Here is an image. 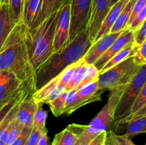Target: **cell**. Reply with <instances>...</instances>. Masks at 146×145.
I'll use <instances>...</instances> for the list:
<instances>
[{
  "label": "cell",
  "instance_id": "6da1fadb",
  "mask_svg": "<svg viewBox=\"0 0 146 145\" xmlns=\"http://www.w3.org/2000/svg\"><path fill=\"white\" fill-rule=\"evenodd\" d=\"M28 28L23 21L13 28L0 50V71L14 75L25 86L29 95H33L36 91V77L27 46Z\"/></svg>",
  "mask_w": 146,
  "mask_h": 145
},
{
  "label": "cell",
  "instance_id": "7a4b0ae2",
  "mask_svg": "<svg viewBox=\"0 0 146 145\" xmlns=\"http://www.w3.org/2000/svg\"><path fill=\"white\" fill-rule=\"evenodd\" d=\"M92 44L87 28L77 35L64 48L54 51L36 70V90L58 76L67 67L83 59Z\"/></svg>",
  "mask_w": 146,
  "mask_h": 145
},
{
  "label": "cell",
  "instance_id": "3957f363",
  "mask_svg": "<svg viewBox=\"0 0 146 145\" xmlns=\"http://www.w3.org/2000/svg\"><path fill=\"white\" fill-rule=\"evenodd\" d=\"M58 17L59 10L35 28H28L27 46L30 60L35 70L54 53V37Z\"/></svg>",
  "mask_w": 146,
  "mask_h": 145
},
{
  "label": "cell",
  "instance_id": "277c9868",
  "mask_svg": "<svg viewBox=\"0 0 146 145\" xmlns=\"http://www.w3.org/2000/svg\"><path fill=\"white\" fill-rule=\"evenodd\" d=\"M126 85L118 87L111 91L108 102L88 125H83V130L77 144H86L95 139L103 132H109L115 122L116 105Z\"/></svg>",
  "mask_w": 146,
  "mask_h": 145
},
{
  "label": "cell",
  "instance_id": "5b68a950",
  "mask_svg": "<svg viewBox=\"0 0 146 145\" xmlns=\"http://www.w3.org/2000/svg\"><path fill=\"white\" fill-rule=\"evenodd\" d=\"M141 67L137 63L135 56L130 57L103 73H100L98 80V89L103 92L111 91L118 87L128 85Z\"/></svg>",
  "mask_w": 146,
  "mask_h": 145
},
{
  "label": "cell",
  "instance_id": "8992f818",
  "mask_svg": "<svg viewBox=\"0 0 146 145\" xmlns=\"http://www.w3.org/2000/svg\"><path fill=\"white\" fill-rule=\"evenodd\" d=\"M146 83V64L142 65L124 90L115 110V122L129 114L140 92Z\"/></svg>",
  "mask_w": 146,
  "mask_h": 145
},
{
  "label": "cell",
  "instance_id": "52a82bcc",
  "mask_svg": "<svg viewBox=\"0 0 146 145\" xmlns=\"http://www.w3.org/2000/svg\"><path fill=\"white\" fill-rule=\"evenodd\" d=\"M94 0H72L68 44L88 28Z\"/></svg>",
  "mask_w": 146,
  "mask_h": 145
},
{
  "label": "cell",
  "instance_id": "ba28073f",
  "mask_svg": "<svg viewBox=\"0 0 146 145\" xmlns=\"http://www.w3.org/2000/svg\"><path fill=\"white\" fill-rule=\"evenodd\" d=\"M25 92V86L14 75L0 71V110Z\"/></svg>",
  "mask_w": 146,
  "mask_h": 145
},
{
  "label": "cell",
  "instance_id": "9c48e42d",
  "mask_svg": "<svg viewBox=\"0 0 146 145\" xmlns=\"http://www.w3.org/2000/svg\"><path fill=\"white\" fill-rule=\"evenodd\" d=\"M111 8V0H94L88 25V35L92 44L95 41Z\"/></svg>",
  "mask_w": 146,
  "mask_h": 145
},
{
  "label": "cell",
  "instance_id": "30bf717a",
  "mask_svg": "<svg viewBox=\"0 0 146 145\" xmlns=\"http://www.w3.org/2000/svg\"><path fill=\"white\" fill-rule=\"evenodd\" d=\"M103 91L98 89V80L87 84L77 91L75 100L65 108L64 114L70 115L78 108L91 102L100 101Z\"/></svg>",
  "mask_w": 146,
  "mask_h": 145
},
{
  "label": "cell",
  "instance_id": "8fae6325",
  "mask_svg": "<svg viewBox=\"0 0 146 145\" xmlns=\"http://www.w3.org/2000/svg\"><path fill=\"white\" fill-rule=\"evenodd\" d=\"M71 3L65 4L59 9V17L56 28L54 52L64 48L68 44L71 25Z\"/></svg>",
  "mask_w": 146,
  "mask_h": 145
},
{
  "label": "cell",
  "instance_id": "7c38bea8",
  "mask_svg": "<svg viewBox=\"0 0 146 145\" xmlns=\"http://www.w3.org/2000/svg\"><path fill=\"white\" fill-rule=\"evenodd\" d=\"M135 42L134 31L129 29H125L119 37L114 41L113 44L110 46L106 52L101 55V58L94 64L99 71H101L106 64L118 54L121 50L126 47L128 44Z\"/></svg>",
  "mask_w": 146,
  "mask_h": 145
},
{
  "label": "cell",
  "instance_id": "4fadbf2b",
  "mask_svg": "<svg viewBox=\"0 0 146 145\" xmlns=\"http://www.w3.org/2000/svg\"><path fill=\"white\" fill-rule=\"evenodd\" d=\"M123 31L117 33H110L103 36L96 43L93 44L88 52L83 58L84 61L88 65L95 63L101 58V55H103L106 52L107 50L121 36Z\"/></svg>",
  "mask_w": 146,
  "mask_h": 145
},
{
  "label": "cell",
  "instance_id": "5bb4252c",
  "mask_svg": "<svg viewBox=\"0 0 146 145\" xmlns=\"http://www.w3.org/2000/svg\"><path fill=\"white\" fill-rule=\"evenodd\" d=\"M39 106L32 95H29L20 102L17 119L24 127H33L34 116Z\"/></svg>",
  "mask_w": 146,
  "mask_h": 145
},
{
  "label": "cell",
  "instance_id": "9a60e30c",
  "mask_svg": "<svg viewBox=\"0 0 146 145\" xmlns=\"http://www.w3.org/2000/svg\"><path fill=\"white\" fill-rule=\"evenodd\" d=\"M64 93V90L58 86V80L57 77L51 80L44 86L36 91L33 94V98L36 101L42 105L44 103H48Z\"/></svg>",
  "mask_w": 146,
  "mask_h": 145
},
{
  "label": "cell",
  "instance_id": "2e32d148",
  "mask_svg": "<svg viewBox=\"0 0 146 145\" xmlns=\"http://www.w3.org/2000/svg\"><path fill=\"white\" fill-rule=\"evenodd\" d=\"M128 1L129 0H119L118 2H116L113 6L111 7V9H110L109 12H108V15H107L105 21H104V24H103L102 26H101V29L93 44L96 42L98 40H99L100 38H101L106 34H110L111 28L113 26L114 24L118 19L123 9L126 5Z\"/></svg>",
  "mask_w": 146,
  "mask_h": 145
},
{
  "label": "cell",
  "instance_id": "e0dca14e",
  "mask_svg": "<svg viewBox=\"0 0 146 145\" xmlns=\"http://www.w3.org/2000/svg\"><path fill=\"white\" fill-rule=\"evenodd\" d=\"M16 25L11 18L8 3L2 0L0 4V50Z\"/></svg>",
  "mask_w": 146,
  "mask_h": 145
},
{
  "label": "cell",
  "instance_id": "ac0fdd59",
  "mask_svg": "<svg viewBox=\"0 0 146 145\" xmlns=\"http://www.w3.org/2000/svg\"><path fill=\"white\" fill-rule=\"evenodd\" d=\"M72 0H42L41 9L31 28H33L45 21L54 12L58 11L63 6L71 3Z\"/></svg>",
  "mask_w": 146,
  "mask_h": 145
},
{
  "label": "cell",
  "instance_id": "d6986e66",
  "mask_svg": "<svg viewBox=\"0 0 146 145\" xmlns=\"http://www.w3.org/2000/svg\"><path fill=\"white\" fill-rule=\"evenodd\" d=\"M140 45L135 44V42L131 43V44H128L126 47L121 50L118 54L115 55L113 58H111L108 63L105 65V66L101 69L100 71V73H103L105 71H108L110 68H113V66L116 65L117 64L123 62L125 60L128 59V58L131 56H134L136 54L137 51H138V48Z\"/></svg>",
  "mask_w": 146,
  "mask_h": 145
},
{
  "label": "cell",
  "instance_id": "ffe728a7",
  "mask_svg": "<svg viewBox=\"0 0 146 145\" xmlns=\"http://www.w3.org/2000/svg\"><path fill=\"white\" fill-rule=\"evenodd\" d=\"M135 1H136V0H129L128 1L126 5L123 9L122 11L120 14L118 19L114 24L113 26L111 28L110 33L120 32V31L126 29Z\"/></svg>",
  "mask_w": 146,
  "mask_h": 145
},
{
  "label": "cell",
  "instance_id": "44dd1931",
  "mask_svg": "<svg viewBox=\"0 0 146 145\" xmlns=\"http://www.w3.org/2000/svg\"><path fill=\"white\" fill-rule=\"evenodd\" d=\"M41 4L42 0H29L28 2L24 4L23 21L28 28H31L36 18L41 9Z\"/></svg>",
  "mask_w": 146,
  "mask_h": 145
},
{
  "label": "cell",
  "instance_id": "7402d4cb",
  "mask_svg": "<svg viewBox=\"0 0 146 145\" xmlns=\"http://www.w3.org/2000/svg\"><path fill=\"white\" fill-rule=\"evenodd\" d=\"M79 135L69 127L55 135L51 145H77Z\"/></svg>",
  "mask_w": 146,
  "mask_h": 145
},
{
  "label": "cell",
  "instance_id": "603a6c76",
  "mask_svg": "<svg viewBox=\"0 0 146 145\" xmlns=\"http://www.w3.org/2000/svg\"><path fill=\"white\" fill-rule=\"evenodd\" d=\"M88 65V64H87L84 59H81L78 61V66L76 70L75 73L74 74L70 82L66 85V91L72 90L78 86V85L82 81L83 78L85 76Z\"/></svg>",
  "mask_w": 146,
  "mask_h": 145
},
{
  "label": "cell",
  "instance_id": "cb8c5ba5",
  "mask_svg": "<svg viewBox=\"0 0 146 145\" xmlns=\"http://www.w3.org/2000/svg\"><path fill=\"white\" fill-rule=\"evenodd\" d=\"M8 3L10 15L15 24L23 21L25 0H5Z\"/></svg>",
  "mask_w": 146,
  "mask_h": 145
},
{
  "label": "cell",
  "instance_id": "d4e9b609",
  "mask_svg": "<svg viewBox=\"0 0 146 145\" xmlns=\"http://www.w3.org/2000/svg\"><path fill=\"white\" fill-rule=\"evenodd\" d=\"M126 125L125 133L123 134L128 137L135 136L141 133H146V117L139 118L127 124H118Z\"/></svg>",
  "mask_w": 146,
  "mask_h": 145
},
{
  "label": "cell",
  "instance_id": "484cf974",
  "mask_svg": "<svg viewBox=\"0 0 146 145\" xmlns=\"http://www.w3.org/2000/svg\"><path fill=\"white\" fill-rule=\"evenodd\" d=\"M68 96V91L48 102L51 112L55 117H59L64 114L66 107V100Z\"/></svg>",
  "mask_w": 146,
  "mask_h": 145
},
{
  "label": "cell",
  "instance_id": "4316f807",
  "mask_svg": "<svg viewBox=\"0 0 146 145\" xmlns=\"http://www.w3.org/2000/svg\"><path fill=\"white\" fill-rule=\"evenodd\" d=\"M99 75L100 71L97 69V68L94 65V64L88 65L85 76L83 78L82 81H81V83L78 85V86L76 88H75V90H76L78 91L81 88H82L83 87L85 86L86 85H87V84H89L91 83V82L97 81L98 80Z\"/></svg>",
  "mask_w": 146,
  "mask_h": 145
},
{
  "label": "cell",
  "instance_id": "83f0119b",
  "mask_svg": "<svg viewBox=\"0 0 146 145\" xmlns=\"http://www.w3.org/2000/svg\"><path fill=\"white\" fill-rule=\"evenodd\" d=\"M78 61L76 63H74L68 66L57 76L58 80V85H61V86L66 87V85L71 80L74 74L75 73V71L76 70L77 66H78Z\"/></svg>",
  "mask_w": 146,
  "mask_h": 145
},
{
  "label": "cell",
  "instance_id": "f1b7e54d",
  "mask_svg": "<svg viewBox=\"0 0 146 145\" xmlns=\"http://www.w3.org/2000/svg\"><path fill=\"white\" fill-rule=\"evenodd\" d=\"M48 117V112L44 110L41 105L38 107L36 112L35 114L33 122V127L36 128L43 131L46 129V121Z\"/></svg>",
  "mask_w": 146,
  "mask_h": 145
},
{
  "label": "cell",
  "instance_id": "f546056e",
  "mask_svg": "<svg viewBox=\"0 0 146 145\" xmlns=\"http://www.w3.org/2000/svg\"><path fill=\"white\" fill-rule=\"evenodd\" d=\"M23 100H20L19 102H17V103L16 104L14 107H13L12 109L10 110V112H9L8 115H7V117L4 118V119L3 120V122L0 124V133L1 132V131L4 130V129H5V128L7 127L8 126L10 123H11V122H12L13 121H14V119L17 118L19 106L20 102H21Z\"/></svg>",
  "mask_w": 146,
  "mask_h": 145
},
{
  "label": "cell",
  "instance_id": "4dcf8cb0",
  "mask_svg": "<svg viewBox=\"0 0 146 145\" xmlns=\"http://www.w3.org/2000/svg\"><path fill=\"white\" fill-rule=\"evenodd\" d=\"M146 117V103L142 106V107L140 108L136 112L132 115H128L125 116L123 119L115 122V124H127L128 122L133 121L135 119H139V118L145 117Z\"/></svg>",
  "mask_w": 146,
  "mask_h": 145
},
{
  "label": "cell",
  "instance_id": "1f68e13d",
  "mask_svg": "<svg viewBox=\"0 0 146 145\" xmlns=\"http://www.w3.org/2000/svg\"><path fill=\"white\" fill-rule=\"evenodd\" d=\"M145 103H146V83L143 86V89L141 90V92H140L138 96L137 97L136 100H135V102H134L133 105L132 107H131V111H130L128 115H132V114H134L135 112H136L137 111H138L140 108L142 107L143 105H145Z\"/></svg>",
  "mask_w": 146,
  "mask_h": 145
},
{
  "label": "cell",
  "instance_id": "d6a6232c",
  "mask_svg": "<svg viewBox=\"0 0 146 145\" xmlns=\"http://www.w3.org/2000/svg\"><path fill=\"white\" fill-rule=\"evenodd\" d=\"M23 128H24V126L21 124H20L17 119V118H16L15 120L13 122L12 127H11V132H10L9 139L7 145H11L17 139V137L21 134Z\"/></svg>",
  "mask_w": 146,
  "mask_h": 145
},
{
  "label": "cell",
  "instance_id": "836d02e7",
  "mask_svg": "<svg viewBox=\"0 0 146 145\" xmlns=\"http://www.w3.org/2000/svg\"><path fill=\"white\" fill-rule=\"evenodd\" d=\"M33 128V127H24L19 136L11 145H25L32 132Z\"/></svg>",
  "mask_w": 146,
  "mask_h": 145
},
{
  "label": "cell",
  "instance_id": "e575fe53",
  "mask_svg": "<svg viewBox=\"0 0 146 145\" xmlns=\"http://www.w3.org/2000/svg\"><path fill=\"white\" fill-rule=\"evenodd\" d=\"M145 19H146V5L142 9V10L138 13L137 16L135 17V19L133 20V21L131 23V25L127 28V29H129L131 30V31H134L143 24V22Z\"/></svg>",
  "mask_w": 146,
  "mask_h": 145
},
{
  "label": "cell",
  "instance_id": "d590c367",
  "mask_svg": "<svg viewBox=\"0 0 146 145\" xmlns=\"http://www.w3.org/2000/svg\"><path fill=\"white\" fill-rule=\"evenodd\" d=\"M134 36L135 44L138 45H141L146 39V19L136 30L134 31Z\"/></svg>",
  "mask_w": 146,
  "mask_h": 145
},
{
  "label": "cell",
  "instance_id": "8d00e7d4",
  "mask_svg": "<svg viewBox=\"0 0 146 145\" xmlns=\"http://www.w3.org/2000/svg\"><path fill=\"white\" fill-rule=\"evenodd\" d=\"M134 56H135V61H136L137 63H138L140 66H142V65H145L146 64V39L142 43L141 45H140L138 51H137L136 54H135Z\"/></svg>",
  "mask_w": 146,
  "mask_h": 145
},
{
  "label": "cell",
  "instance_id": "74e56055",
  "mask_svg": "<svg viewBox=\"0 0 146 145\" xmlns=\"http://www.w3.org/2000/svg\"><path fill=\"white\" fill-rule=\"evenodd\" d=\"M146 5V0H136L135 4H134L132 14H131V18L129 20V22L128 24V28L130 25L131 24V23L133 21V20L135 19V17L137 16V15L138 14V13L142 10V9Z\"/></svg>",
  "mask_w": 146,
  "mask_h": 145
},
{
  "label": "cell",
  "instance_id": "f35d334b",
  "mask_svg": "<svg viewBox=\"0 0 146 145\" xmlns=\"http://www.w3.org/2000/svg\"><path fill=\"white\" fill-rule=\"evenodd\" d=\"M43 131L36 129V128H33L32 132H31L28 140L26 142L25 145H38Z\"/></svg>",
  "mask_w": 146,
  "mask_h": 145
},
{
  "label": "cell",
  "instance_id": "ab89813d",
  "mask_svg": "<svg viewBox=\"0 0 146 145\" xmlns=\"http://www.w3.org/2000/svg\"><path fill=\"white\" fill-rule=\"evenodd\" d=\"M107 134H108V132H103L88 143L77 145H105L107 139Z\"/></svg>",
  "mask_w": 146,
  "mask_h": 145
},
{
  "label": "cell",
  "instance_id": "60d3db41",
  "mask_svg": "<svg viewBox=\"0 0 146 145\" xmlns=\"http://www.w3.org/2000/svg\"><path fill=\"white\" fill-rule=\"evenodd\" d=\"M115 137L119 145H135L130 137L124 134H117L115 133Z\"/></svg>",
  "mask_w": 146,
  "mask_h": 145
},
{
  "label": "cell",
  "instance_id": "b9f144b4",
  "mask_svg": "<svg viewBox=\"0 0 146 145\" xmlns=\"http://www.w3.org/2000/svg\"><path fill=\"white\" fill-rule=\"evenodd\" d=\"M105 145H119L115 137V132L113 130L108 132Z\"/></svg>",
  "mask_w": 146,
  "mask_h": 145
},
{
  "label": "cell",
  "instance_id": "7bdbcfd3",
  "mask_svg": "<svg viewBox=\"0 0 146 145\" xmlns=\"http://www.w3.org/2000/svg\"><path fill=\"white\" fill-rule=\"evenodd\" d=\"M38 145H50L48 141V135H47V129H45L41 134V138L39 139Z\"/></svg>",
  "mask_w": 146,
  "mask_h": 145
},
{
  "label": "cell",
  "instance_id": "ee69618b",
  "mask_svg": "<svg viewBox=\"0 0 146 145\" xmlns=\"http://www.w3.org/2000/svg\"><path fill=\"white\" fill-rule=\"evenodd\" d=\"M118 1H119V0H111V7H112V6H113L114 4H115L116 2H118Z\"/></svg>",
  "mask_w": 146,
  "mask_h": 145
},
{
  "label": "cell",
  "instance_id": "f6af8a7d",
  "mask_svg": "<svg viewBox=\"0 0 146 145\" xmlns=\"http://www.w3.org/2000/svg\"><path fill=\"white\" fill-rule=\"evenodd\" d=\"M0 145H7V144H5L3 143L2 142H1V141H0Z\"/></svg>",
  "mask_w": 146,
  "mask_h": 145
},
{
  "label": "cell",
  "instance_id": "bcb514c9",
  "mask_svg": "<svg viewBox=\"0 0 146 145\" xmlns=\"http://www.w3.org/2000/svg\"><path fill=\"white\" fill-rule=\"evenodd\" d=\"M28 1H29V0H25V2H24V4H25L26 3H27V2H28Z\"/></svg>",
  "mask_w": 146,
  "mask_h": 145
},
{
  "label": "cell",
  "instance_id": "7dc6e473",
  "mask_svg": "<svg viewBox=\"0 0 146 145\" xmlns=\"http://www.w3.org/2000/svg\"><path fill=\"white\" fill-rule=\"evenodd\" d=\"M1 2H2V0H0V4H1Z\"/></svg>",
  "mask_w": 146,
  "mask_h": 145
}]
</instances>
